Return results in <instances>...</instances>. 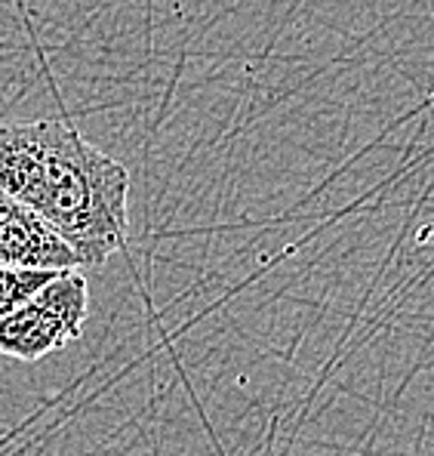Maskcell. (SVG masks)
<instances>
[{
	"label": "cell",
	"instance_id": "6da1fadb",
	"mask_svg": "<svg viewBox=\"0 0 434 456\" xmlns=\"http://www.w3.org/2000/svg\"><path fill=\"white\" fill-rule=\"evenodd\" d=\"M0 191L31 207L80 268H99L124 250L130 173L65 120L0 126Z\"/></svg>",
	"mask_w": 434,
	"mask_h": 456
},
{
	"label": "cell",
	"instance_id": "7a4b0ae2",
	"mask_svg": "<svg viewBox=\"0 0 434 456\" xmlns=\"http://www.w3.org/2000/svg\"><path fill=\"white\" fill-rule=\"evenodd\" d=\"M90 314V281L84 272H59L52 281L0 318V354L12 361H40L80 339Z\"/></svg>",
	"mask_w": 434,
	"mask_h": 456
},
{
	"label": "cell",
	"instance_id": "3957f363",
	"mask_svg": "<svg viewBox=\"0 0 434 456\" xmlns=\"http://www.w3.org/2000/svg\"><path fill=\"white\" fill-rule=\"evenodd\" d=\"M0 268L80 272V263L31 207L0 191Z\"/></svg>",
	"mask_w": 434,
	"mask_h": 456
},
{
	"label": "cell",
	"instance_id": "277c9868",
	"mask_svg": "<svg viewBox=\"0 0 434 456\" xmlns=\"http://www.w3.org/2000/svg\"><path fill=\"white\" fill-rule=\"evenodd\" d=\"M59 272H35V268H0V318L12 314L31 297L52 281Z\"/></svg>",
	"mask_w": 434,
	"mask_h": 456
}]
</instances>
